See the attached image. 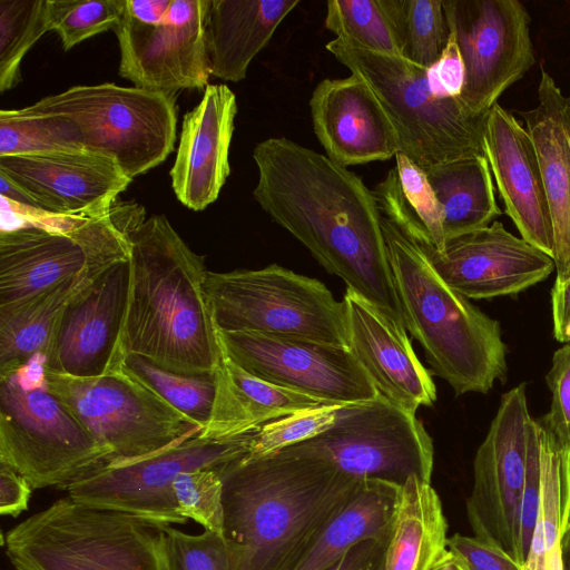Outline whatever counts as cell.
Listing matches in <instances>:
<instances>
[{
  "instance_id": "6da1fadb",
  "label": "cell",
  "mask_w": 570,
  "mask_h": 570,
  "mask_svg": "<svg viewBox=\"0 0 570 570\" xmlns=\"http://www.w3.org/2000/svg\"><path fill=\"white\" fill-rule=\"evenodd\" d=\"M253 159L261 208L348 289L404 327L374 191L346 167L285 137L258 142Z\"/></svg>"
},
{
  "instance_id": "7a4b0ae2",
  "label": "cell",
  "mask_w": 570,
  "mask_h": 570,
  "mask_svg": "<svg viewBox=\"0 0 570 570\" xmlns=\"http://www.w3.org/2000/svg\"><path fill=\"white\" fill-rule=\"evenodd\" d=\"M230 570H299L363 480L277 451L220 468Z\"/></svg>"
},
{
  "instance_id": "3957f363",
  "label": "cell",
  "mask_w": 570,
  "mask_h": 570,
  "mask_svg": "<svg viewBox=\"0 0 570 570\" xmlns=\"http://www.w3.org/2000/svg\"><path fill=\"white\" fill-rule=\"evenodd\" d=\"M129 242L125 354L181 374H215L222 348L206 293L205 257L190 249L164 215L142 220Z\"/></svg>"
},
{
  "instance_id": "277c9868",
  "label": "cell",
  "mask_w": 570,
  "mask_h": 570,
  "mask_svg": "<svg viewBox=\"0 0 570 570\" xmlns=\"http://www.w3.org/2000/svg\"><path fill=\"white\" fill-rule=\"evenodd\" d=\"M381 224L404 327L424 351L430 373L456 396L488 393L508 375V347L499 321L450 287L424 254L381 214Z\"/></svg>"
},
{
  "instance_id": "5b68a950",
  "label": "cell",
  "mask_w": 570,
  "mask_h": 570,
  "mask_svg": "<svg viewBox=\"0 0 570 570\" xmlns=\"http://www.w3.org/2000/svg\"><path fill=\"white\" fill-rule=\"evenodd\" d=\"M166 524L59 499L8 530L16 570H168Z\"/></svg>"
},
{
  "instance_id": "8992f818",
  "label": "cell",
  "mask_w": 570,
  "mask_h": 570,
  "mask_svg": "<svg viewBox=\"0 0 570 570\" xmlns=\"http://www.w3.org/2000/svg\"><path fill=\"white\" fill-rule=\"evenodd\" d=\"M325 48L368 85L396 131L399 153L422 169L485 156L489 112L475 115L460 98L435 95L426 68L338 38Z\"/></svg>"
},
{
  "instance_id": "52a82bcc",
  "label": "cell",
  "mask_w": 570,
  "mask_h": 570,
  "mask_svg": "<svg viewBox=\"0 0 570 570\" xmlns=\"http://www.w3.org/2000/svg\"><path fill=\"white\" fill-rule=\"evenodd\" d=\"M45 360L0 376V463L21 474L32 489L68 484L105 463L99 444L43 377Z\"/></svg>"
},
{
  "instance_id": "ba28073f",
  "label": "cell",
  "mask_w": 570,
  "mask_h": 570,
  "mask_svg": "<svg viewBox=\"0 0 570 570\" xmlns=\"http://www.w3.org/2000/svg\"><path fill=\"white\" fill-rule=\"evenodd\" d=\"M205 286L218 331L348 347L344 303L318 279L272 264L261 269L208 271Z\"/></svg>"
},
{
  "instance_id": "9c48e42d",
  "label": "cell",
  "mask_w": 570,
  "mask_h": 570,
  "mask_svg": "<svg viewBox=\"0 0 570 570\" xmlns=\"http://www.w3.org/2000/svg\"><path fill=\"white\" fill-rule=\"evenodd\" d=\"M69 119L85 150L112 157L131 180L174 150L176 94L115 83L73 86L28 106Z\"/></svg>"
},
{
  "instance_id": "30bf717a",
  "label": "cell",
  "mask_w": 570,
  "mask_h": 570,
  "mask_svg": "<svg viewBox=\"0 0 570 570\" xmlns=\"http://www.w3.org/2000/svg\"><path fill=\"white\" fill-rule=\"evenodd\" d=\"M279 451L357 480L400 487L413 476L431 482L434 462L433 442L421 421L380 394L370 402L342 405L328 429Z\"/></svg>"
},
{
  "instance_id": "8fae6325",
  "label": "cell",
  "mask_w": 570,
  "mask_h": 570,
  "mask_svg": "<svg viewBox=\"0 0 570 570\" xmlns=\"http://www.w3.org/2000/svg\"><path fill=\"white\" fill-rule=\"evenodd\" d=\"M43 377L48 390L110 452L107 461L142 456L202 431L122 368L77 377L45 366Z\"/></svg>"
},
{
  "instance_id": "7c38bea8",
  "label": "cell",
  "mask_w": 570,
  "mask_h": 570,
  "mask_svg": "<svg viewBox=\"0 0 570 570\" xmlns=\"http://www.w3.org/2000/svg\"><path fill=\"white\" fill-rule=\"evenodd\" d=\"M255 431L228 440L187 435L142 456L107 461L63 490L68 497L85 504L166 525L185 524L188 520L178 512L174 497L176 478L195 469H220L244 456Z\"/></svg>"
},
{
  "instance_id": "4fadbf2b",
  "label": "cell",
  "mask_w": 570,
  "mask_h": 570,
  "mask_svg": "<svg viewBox=\"0 0 570 570\" xmlns=\"http://www.w3.org/2000/svg\"><path fill=\"white\" fill-rule=\"evenodd\" d=\"M531 417L527 384L505 392L473 460L466 513L474 537L523 566L521 505L527 476Z\"/></svg>"
},
{
  "instance_id": "5bb4252c",
  "label": "cell",
  "mask_w": 570,
  "mask_h": 570,
  "mask_svg": "<svg viewBox=\"0 0 570 570\" xmlns=\"http://www.w3.org/2000/svg\"><path fill=\"white\" fill-rule=\"evenodd\" d=\"M464 65L460 96L483 115L535 63L531 18L518 0H442Z\"/></svg>"
},
{
  "instance_id": "9a60e30c",
  "label": "cell",
  "mask_w": 570,
  "mask_h": 570,
  "mask_svg": "<svg viewBox=\"0 0 570 570\" xmlns=\"http://www.w3.org/2000/svg\"><path fill=\"white\" fill-rule=\"evenodd\" d=\"M217 335L235 363L283 389L341 405L370 402L379 395L346 346L255 332L217 330Z\"/></svg>"
},
{
  "instance_id": "2e32d148",
  "label": "cell",
  "mask_w": 570,
  "mask_h": 570,
  "mask_svg": "<svg viewBox=\"0 0 570 570\" xmlns=\"http://www.w3.org/2000/svg\"><path fill=\"white\" fill-rule=\"evenodd\" d=\"M210 0H173L165 20L148 24L126 10L114 28L119 76L135 87L174 92L205 90L210 77L206 23Z\"/></svg>"
},
{
  "instance_id": "e0dca14e",
  "label": "cell",
  "mask_w": 570,
  "mask_h": 570,
  "mask_svg": "<svg viewBox=\"0 0 570 570\" xmlns=\"http://www.w3.org/2000/svg\"><path fill=\"white\" fill-rule=\"evenodd\" d=\"M409 238L441 278L469 299L518 295L556 269L550 255L508 232L499 220L446 239L443 250L425 238Z\"/></svg>"
},
{
  "instance_id": "ac0fdd59",
  "label": "cell",
  "mask_w": 570,
  "mask_h": 570,
  "mask_svg": "<svg viewBox=\"0 0 570 570\" xmlns=\"http://www.w3.org/2000/svg\"><path fill=\"white\" fill-rule=\"evenodd\" d=\"M130 277V258L119 261L76 293L61 317L47 368L77 377L122 368Z\"/></svg>"
},
{
  "instance_id": "d6986e66",
  "label": "cell",
  "mask_w": 570,
  "mask_h": 570,
  "mask_svg": "<svg viewBox=\"0 0 570 570\" xmlns=\"http://www.w3.org/2000/svg\"><path fill=\"white\" fill-rule=\"evenodd\" d=\"M0 174L43 213L70 217L108 213L131 183L112 157L88 150L0 157Z\"/></svg>"
},
{
  "instance_id": "ffe728a7",
  "label": "cell",
  "mask_w": 570,
  "mask_h": 570,
  "mask_svg": "<svg viewBox=\"0 0 570 570\" xmlns=\"http://www.w3.org/2000/svg\"><path fill=\"white\" fill-rule=\"evenodd\" d=\"M348 350L381 396L414 414L432 406L436 389L405 328L373 303L346 288L343 297Z\"/></svg>"
},
{
  "instance_id": "44dd1931",
  "label": "cell",
  "mask_w": 570,
  "mask_h": 570,
  "mask_svg": "<svg viewBox=\"0 0 570 570\" xmlns=\"http://www.w3.org/2000/svg\"><path fill=\"white\" fill-rule=\"evenodd\" d=\"M309 108L315 136L335 163L348 167L386 160L399 153L391 120L358 76L321 80Z\"/></svg>"
},
{
  "instance_id": "7402d4cb",
  "label": "cell",
  "mask_w": 570,
  "mask_h": 570,
  "mask_svg": "<svg viewBox=\"0 0 570 570\" xmlns=\"http://www.w3.org/2000/svg\"><path fill=\"white\" fill-rule=\"evenodd\" d=\"M484 148L505 214L524 240L553 258V226L533 141L498 102L488 115Z\"/></svg>"
},
{
  "instance_id": "603a6c76",
  "label": "cell",
  "mask_w": 570,
  "mask_h": 570,
  "mask_svg": "<svg viewBox=\"0 0 570 570\" xmlns=\"http://www.w3.org/2000/svg\"><path fill=\"white\" fill-rule=\"evenodd\" d=\"M236 114V96L224 83L208 85L200 102L185 114L169 174L177 199L187 208L204 210L219 196L230 174Z\"/></svg>"
},
{
  "instance_id": "cb8c5ba5",
  "label": "cell",
  "mask_w": 570,
  "mask_h": 570,
  "mask_svg": "<svg viewBox=\"0 0 570 570\" xmlns=\"http://www.w3.org/2000/svg\"><path fill=\"white\" fill-rule=\"evenodd\" d=\"M538 156L553 226L557 277L570 279V96L541 69L538 105L519 111Z\"/></svg>"
},
{
  "instance_id": "d4e9b609",
  "label": "cell",
  "mask_w": 570,
  "mask_h": 570,
  "mask_svg": "<svg viewBox=\"0 0 570 570\" xmlns=\"http://www.w3.org/2000/svg\"><path fill=\"white\" fill-rule=\"evenodd\" d=\"M299 0H210L205 43L210 76L246 78L252 60Z\"/></svg>"
},
{
  "instance_id": "484cf974",
  "label": "cell",
  "mask_w": 570,
  "mask_h": 570,
  "mask_svg": "<svg viewBox=\"0 0 570 570\" xmlns=\"http://www.w3.org/2000/svg\"><path fill=\"white\" fill-rule=\"evenodd\" d=\"M320 404L326 403L252 375L222 350L212 415L199 436L234 439L273 420Z\"/></svg>"
},
{
  "instance_id": "4316f807",
  "label": "cell",
  "mask_w": 570,
  "mask_h": 570,
  "mask_svg": "<svg viewBox=\"0 0 570 570\" xmlns=\"http://www.w3.org/2000/svg\"><path fill=\"white\" fill-rule=\"evenodd\" d=\"M105 269L88 265L80 274L33 297L0 306V376L17 372L36 358L46 363L67 305Z\"/></svg>"
},
{
  "instance_id": "83f0119b",
  "label": "cell",
  "mask_w": 570,
  "mask_h": 570,
  "mask_svg": "<svg viewBox=\"0 0 570 570\" xmlns=\"http://www.w3.org/2000/svg\"><path fill=\"white\" fill-rule=\"evenodd\" d=\"M448 523L431 482L400 487L380 570H432L448 550Z\"/></svg>"
},
{
  "instance_id": "f1b7e54d",
  "label": "cell",
  "mask_w": 570,
  "mask_h": 570,
  "mask_svg": "<svg viewBox=\"0 0 570 570\" xmlns=\"http://www.w3.org/2000/svg\"><path fill=\"white\" fill-rule=\"evenodd\" d=\"M540 501L523 570H563L562 539L570 508V446L537 419Z\"/></svg>"
},
{
  "instance_id": "f546056e",
  "label": "cell",
  "mask_w": 570,
  "mask_h": 570,
  "mask_svg": "<svg viewBox=\"0 0 570 570\" xmlns=\"http://www.w3.org/2000/svg\"><path fill=\"white\" fill-rule=\"evenodd\" d=\"M400 485L363 480L328 521L299 570H325L356 543L389 535Z\"/></svg>"
},
{
  "instance_id": "4dcf8cb0",
  "label": "cell",
  "mask_w": 570,
  "mask_h": 570,
  "mask_svg": "<svg viewBox=\"0 0 570 570\" xmlns=\"http://www.w3.org/2000/svg\"><path fill=\"white\" fill-rule=\"evenodd\" d=\"M423 170L443 208L445 239L488 227L502 215L485 156L456 159Z\"/></svg>"
},
{
  "instance_id": "1f68e13d",
  "label": "cell",
  "mask_w": 570,
  "mask_h": 570,
  "mask_svg": "<svg viewBox=\"0 0 570 570\" xmlns=\"http://www.w3.org/2000/svg\"><path fill=\"white\" fill-rule=\"evenodd\" d=\"M406 0H328L325 28L363 48L402 56Z\"/></svg>"
},
{
  "instance_id": "d6a6232c",
  "label": "cell",
  "mask_w": 570,
  "mask_h": 570,
  "mask_svg": "<svg viewBox=\"0 0 570 570\" xmlns=\"http://www.w3.org/2000/svg\"><path fill=\"white\" fill-rule=\"evenodd\" d=\"M85 150L67 118L22 109L0 110V157Z\"/></svg>"
},
{
  "instance_id": "836d02e7",
  "label": "cell",
  "mask_w": 570,
  "mask_h": 570,
  "mask_svg": "<svg viewBox=\"0 0 570 570\" xmlns=\"http://www.w3.org/2000/svg\"><path fill=\"white\" fill-rule=\"evenodd\" d=\"M122 370L149 387L202 430L209 422L216 394V373L181 374L163 368L137 354L125 356Z\"/></svg>"
},
{
  "instance_id": "e575fe53",
  "label": "cell",
  "mask_w": 570,
  "mask_h": 570,
  "mask_svg": "<svg viewBox=\"0 0 570 570\" xmlns=\"http://www.w3.org/2000/svg\"><path fill=\"white\" fill-rule=\"evenodd\" d=\"M47 31H50L49 0H0L1 92L21 81L22 58Z\"/></svg>"
},
{
  "instance_id": "d590c367",
  "label": "cell",
  "mask_w": 570,
  "mask_h": 570,
  "mask_svg": "<svg viewBox=\"0 0 570 570\" xmlns=\"http://www.w3.org/2000/svg\"><path fill=\"white\" fill-rule=\"evenodd\" d=\"M126 8V0H49L50 31L69 50L81 41L114 30Z\"/></svg>"
},
{
  "instance_id": "8d00e7d4",
  "label": "cell",
  "mask_w": 570,
  "mask_h": 570,
  "mask_svg": "<svg viewBox=\"0 0 570 570\" xmlns=\"http://www.w3.org/2000/svg\"><path fill=\"white\" fill-rule=\"evenodd\" d=\"M178 512L204 530L223 535L224 483L220 469L200 468L181 472L173 485Z\"/></svg>"
},
{
  "instance_id": "74e56055",
  "label": "cell",
  "mask_w": 570,
  "mask_h": 570,
  "mask_svg": "<svg viewBox=\"0 0 570 570\" xmlns=\"http://www.w3.org/2000/svg\"><path fill=\"white\" fill-rule=\"evenodd\" d=\"M341 407L320 404L262 425L253 434L245 456H266L320 434L337 420Z\"/></svg>"
},
{
  "instance_id": "f35d334b",
  "label": "cell",
  "mask_w": 570,
  "mask_h": 570,
  "mask_svg": "<svg viewBox=\"0 0 570 570\" xmlns=\"http://www.w3.org/2000/svg\"><path fill=\"white\" fill-rule=\"evenodd\" d=\"M449 37L442 0H406L402 57L429 69L441 58Z\"/></svg>"
},
{
  "instance_id": "ab89813d",
  "label": "cell",
  "mask_w": 570,
  "mask_h": 570,
  "mask_svg": "<svg viewBox=\"0 0 570 570\" xmlns=\"http://www.w3.org/2000/svg\"><path fill=\"white\" fill-rule=\"evenodd\" d=\"M168 570H230L226 541L222 534L204 530L191 534L166 525Z\"/></svg>"
},
{
  "instance_id": "60d3db41",
  "label": "cell",
  "mask_w": 570,
  "mask_h": 570,
  "mask_svg": "<svg viewBox=\"0 0 570 570\" xmlns=\"http://www.w3.org/2000/svg\"><path fill=\"white\" fill-rule=\"evenodd\" d=\"M396 171L402 193L426 230L438 250H443V208L433 190L425 171L405 154L397 153Z\"/></svg>"
},
{
  "instance_id": "b9f144b4",
  "label": "cell",
  "mask_w": 570,
  "mask_h": 570,
  "mask_svg": "<svg viewBox=\"0 0 570 570\" xmlns=\"http://www.w3.org/2000/svg\"><path fill=\"white\" fill-rule=\"evenodd\" d=\"M546 382L551 392V405L539 420L562 444L570 446V343L554 352Z\"/></svg>"
},
{
  "instance_id": "7bdbcfd3",
  "label": "cell",
  "mask_w": 570,
  "mask_h": 570,
  "mask_svg": "<svg viewBox=\"0 0 570 570\" xmlns=\"http://www.w3.org/2000/svg\"><path fill=\"white\" fill-rule=\"evenodd\" d=\"M540 449L537 420L532 419L529 431L527 476L521 505L520 549L525 561L532 533L535 527L540 501ZM524 564V563H523Z\"/></svg>"
},
{
  "instance_id": "ee69618b",
  "label": "cell",
  "mask_w": 570,
  "mask_h": 570,
  "mask_svg": "<svg viewBox=\"0 0 570 570\" xmlns=\"http://www.w3.org/2000/svg\"><path fill=\"white\" fill-rule=\"evenodd\" d=\"M448 549L460 557L469 570H523V566L505 552L474 535L455 533L448 539Z\"/></svg>"
},
{
  "instance_id": "f6af8a7d",
  "label": "cell",
  "mask_w": 570,
  "mask_h": 570,
  "mask_svg": "<svg viewBox=\"0 0 570 570\" xmlns=\"http://www.w3.org/2000/svg\"><path fill=\"white\" fill-rule=\"evenodd\" d=\"M426 77L435 95L460 98L464 85V65L451 31L441 58L428 69Z\"/></svg>"
},
{
  "instance_id": "bcb514c9",
  "label": "cell",
  "mask_w": 570,
  "mask_h": 570,
  "mask_svg": "<svg viewBox=\"0 0 570 570\" xmlns=\"http://www.w3.org/2000/svg\"><path fill=\"white\" fill-rule=\"evenodd\" d=\"M30 483L18 472L0 463V513L18 517L28 509L32 492Z\"/></svg>"
},
{
  "instance_id": "7dc6e473",
  "label": "cell",
  "mask_w": 570,
  "mask_h": 570,
  "mask_svg": "<svg viewBox=\"0 0 570 570\" xmlns=\"http://www.w3.org/2000/svg\"><path fill=\"white\" fill-rule=\"evenodd\" d=\"M386 538L363 540L325 570H380Z\"/></svg>"
},
{
  "instance_id": "c3c4849f",
  "label": "cell",
  "mask_w": 570,
  "mask_h": 570,
  "mask_svg": "<svg viewBox=\"0 0 570 570\" xmlns=\"http://www.w3.org/2000/svg\"><path fill=\"white\" fill-rule=\"evenodd\" d=\"M553 336L557 341L570 343V279L554 281L551 288Z\"/></svg>"
},
{
  "instance_id": "681fc988",
  "label": "cell",
  "mask_w": 570,
  "mask_h": 570,
  "mask_svg": "<svg viewBox=\"0 0 570 570\" xmlns=\"http://www.w3.org/2000/svg\"><path fill=\"white\" fill-rule=\"evenodd\" d=\"M173 0H126V10L136 20L156 24L165 20Z\"/></svg>"
},
{
  "instance_id": "f907efd6",
  "label": "cell",
  "mask_w": 570,
  "mask_h": 570,
  "mask_svg": "<svg viewBox=\"0 0 570 570\" xmlns=\"http://www.w3.org/2000/svg\"><path fill=\"white\" fill-rule=\"evenodd\" d=\"M432 570H469V568L460 557L448 549Z\"/></svg>"
},
{
  "instance_id": "816d5d0a",
  "label": "cell",
  "mask_w": 570,
  "mask_h": 570,
  "mask_svg": "<svg viewBox=\"0 0 570 570\" xmlns=\"http://www.w3.org/2000/svg\"><path fill=\"white\" fill-rule=\"evenodd\" d=\"M563 570H570V532H566L562 539Z\"/></svg>"
},
{
  "instance_id": "f5cc1de1",
  "label": "cell",
  "mask_w": 570,
  "mask_h": 570,
  "mask_svg": "<svg viewBox=\"0 0 570 570\" xmlns=\"http://www.w3.org/2000/svg\"><path fill=\"white\" fill-rule=\"evenodd\" d=\"M566 532H570V508H569V512H568V519H567V524H566Z\"/></svg>"
}]
</instances>
